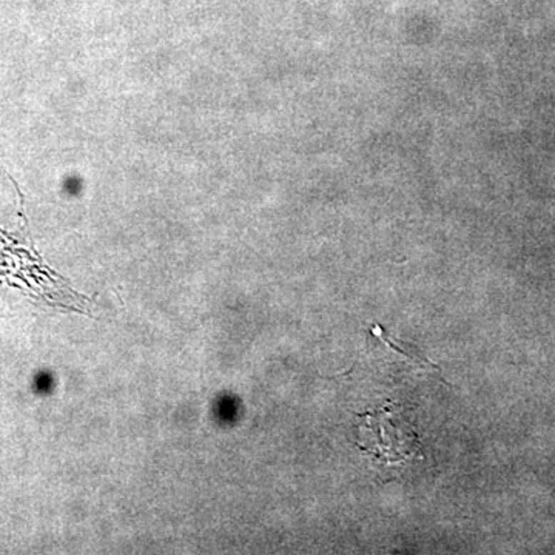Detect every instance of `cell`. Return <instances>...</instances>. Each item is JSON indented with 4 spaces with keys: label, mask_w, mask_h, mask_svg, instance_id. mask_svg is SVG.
<instances>
[{
    "label": "cell",
    "mask_w": 555,
    "mask_h": 555,
    "mask_svg": "<svg viewBox=\"0 0 555 555\" xmlns=\"http://www.w3.org/2000/svg\"><path fill=\"white\" fill-rule=\"evenodd\" d=\"M394 414L395 412L383 409V411L379 412H367L366 415H361V418L366 420V424H363V427H367V429L386 436L384 440L383 438H376V440H374V443L361 446V449L369 455L372 454V456L379 455V459L384 461L383 464L386 466L395 464L394 461H404L406 459H409L411 454L415 451V446H412V443L416 441L415 435L409 436L411 432L398 435L394 438V435L406 431V429H401L400 426L394 424V418H395Z\"/></svg>",
    "instance_id": "1"
}]
</instances>
